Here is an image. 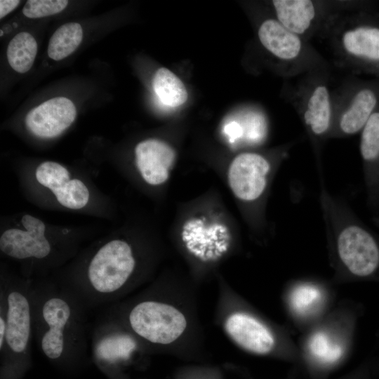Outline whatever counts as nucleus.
Masks as SVG:
<instances>
[{
	"instance_id": "f3484780",
	"label": "nucleus",
	"mask_w": 379,
	"mask_h": 379,
	"mask_svg": "<svg viewBox=\"0 0 379 379\" xmlns=\"http://www.w3.org/2000/svg\"><path fill=\"white\" fill-rule=\"evenodd\" d=\"M308 350L317 361L331 364L338 361L343 354L341 343L330 333L318 331L308 340Z\"/></svg>"
},
{
	"instance_id": "7ed1b4c3",
	"label": "nucleus",
	"mask_w": 379,
	"mask_h": 379,
	"mask_svg": "<svg viewBox=\"0 0 379 379\" xmlns=\"http://www.w3.org/2000/svg\"><path fill=\"white\" fill-rule=\"evenodd\" d=\"M126 321L137 336L157 345L171 343L187 326L184 315L176 308L151 300L135 305L128 313Z\"/></svg>"
},
{
	"instance_id": "412c9836",
	"label": "nucleus",
	"mask_w": 379,
	"mask_h": 379,
	"mask_svg": "<svg viewBox=\"0 0 379 379\" xmlns=\"http://www.w3.org/2000/svg\"><path fill=\"white\" fill-rule=\"evenodd\" d=\"M67 0H29L22 8L29 18H39L56 14L67 6Z\"/></svg>"
},
{
	"instance_id": "4be33fe9",
	"label": "nucleus",
	"mask_w": 379,
	"mask_h": 379,
	"mask_svg": "<svg viewBox=\"0 0 379 379\" xmlns=\"http://www.w3.org/2000/svg\"><path fill=\"white\" fill-rule=\"evenodd\" d=\"M20 4L18 0H1L0 1V18H3L13 11Z\"/></svg>"
},
{
	"instance_id": "a211bd4d",
	"label": "nucleus",
	"mask_w": 379,
	"mask_h": 379,
	"mask_svg": "<svg viewBox=\"0 0 379 379\" xmlns=\"http://www.w3.org/2000/svg\"><path fill=\"white\" fill-rule=\"evenodd\" d=\"M322 300L320 288L312 284H302L295 286L290 295V305L298 314L307 316L313 312Z\"/></svg>"
},
{
	"instance_id": "6ab92c4d",
	"label": "nucleus",
	"mask_w": 379,
	"mask_h": 379,
	"mask_svg": "<svg viewBox=\"0 0 379 379\" xmlns=\"http://www.w3.org/2000/svg\"><path fill=\"white\" fill-rule=\"evenodd\" d=\"M360 151L368 164L379 160V112L373 113L362 129Z\"/></svg>"
},
{
	"instance_id": "aec40b11",
	"label": "nucleus",
	"mask_w": 379,
	"mask_h": 379,
	"mask_svg": "<svg viewBox=\"0 0 379 379\" xmlns=\"http://www.w3.org/2000/svg\"><path fill=\"white\" fill-rule=\"evenodd\" d=\"M36 178L41 185L52 190L68 182L69 173L67 168L56 162L45 161L36 168Z\"/></svg>"
},
{
	"instance_id": "f03ea898",
	"label": "nucleus",
	"mask_w": 379,
	"mask_h": 379,
	"mask_svg": "<svg viewBox=\"0 0 379 379\" xmlns=\"http://www.w3.org/2000/svg\"><path fill=\"white\" fill-rule=\"evenodd\" d=\"M32 283H1L0 353L8 364L20 366L31 356L34 337Z\"/></svg>"
},
{
	"instance_id": "0eeeda50",
	"label": "nucleus",
	"mask_w": 379,
	"mask_h": 379,
	"mask_svg": "<svg viewBox=\"0 0 379 379\" xmlns=\"http://www.w3.org/2000/svg\"><path fill=\"white\" fill-rule=\"evenodd\" d=\"M225 328L230 337L242 348L264 354L274 347L275 340L271 331L253 317L241 312L231 314Z\"/></svg>"
},
{
	"instance_id": "9b49d317",
	"label": "nucleus",
	"mask_w": 379,
	"mask_h": 379,
	"mask_svg": "<svg viewBox=\"0 0 379 379\" xmlns=\"http://www.w3.org/2000/svg\"><path fill=\"white\" fill-rule=\"evenodd\" d=\"M376 102V97L372 91L363 89L359 91L340 117L337 133L352 135L363 129L373 114Z\"/></svg>"
},
{
	"instance_id": "9d476101",
	"label": "nucleus",
	"mask_w": 379,
	"mask_h": 379,
	"mask_svg": "<svg viewBox=\"0 0 379 379\" xmlns=\"http://www.w3.org/2000/svg\"><path fill=\"white\" fill-rule=\"evenodd\" d=\"M278 21L288 30L300 35L310 27L315 8L309 0H274L272 1Z\"/></svg>"
},
{
	"instance_id": "ddd939ff",
	"label": "nucleus",
	"mask_w": 379,
	"mask_h": 379,
	"mask_svg": "<svg viewBox=\"0 0 379 379\" xmlns=\"http://www.w3.org/2000/svg\"><path fill=\"white\" fill-rule=\"evenodd\" d=\"M343 45L354 56L379 60V29L358 27L348 30L343 36Z\"/></svg>"
},
{
	"instance_id": "b1692460",
	"label": "nucleus",
	"mask_w": 379,
	"mask_h": 379,
	"mask_svg": "<svg viewBox=\"0 0 379 379\" xmlns=\"http://www.w3.org/2000/svg\"><path fill=\"white\" fill-rule=\"evenodd\" d=\"M2 36V31L1 30V36Z\"/></svg>"
},
{
	"instance_id": "2eb2a0df",
	"label": "nucleus",
	"mask_w": 379,
	"mask_h": 379,
	"mask_svg": "<svg viewBox=\"0 0 379 379\" xmlns=\"http://www.w3.org/2000/svg\"><path fill=\"white\" fill-rule=\"evenodd\" d=\"M36 53L35 39L29 33L22 32L11 40L6 54L11 67L17 72L23 74L31 69Z\"/></svg>"
},
{
	"instance_id": "dca6fc26",
	"label": "nucleus",
	"mask_w": 379,
	"mask_h": 379,
	"mask_svg": "<svg viewBox=\"0 0 379 379\" xmlns=\"http://www.w3.org/2000/svg\"><path fill=\"white\" fill-rule=\"evenodd\" d=\"M83 30L80 24L69 22L60 26L52 35L48 55L54 60H61L72 54L80 45Z\"/></svg>"
},
{
	"instance_id": "6e6552de",
	"label": "nucleus",
	"mask_w": 379,
	"mask_h": 379,
	"mask_svg": "<svg viewBox=\"0 0 379 379\" xmlns=\"http://www.w3.org/2000/svg\"><path fill=\"white\" fill-rule=\"evenodd\" d=\"M173 148L165 142L149 139L135 147L136 165L144 180L153 185L164 182L175 160Z\"/></svg>"
},
{
	"instance_id": "20e7f679",
	"label": "nucleus",
	"mask_w": 379,
	"mask_h": 379,
	"mask_svg": "<svg viewBox=\"0 0 379 379\" xmlns=\"http://www.w3.org/2000/svg\"><path fill=\"white\" fill-rule=\"evenodd\" d=\"M273 166L265 156L245 152L237 156L228 171V180L234 194L240 200L253 203L265 192Z\"/></svg>"
},
{
	"instance_id": "1a4fd4ad",
	"label": "nucleus",
	"mask_w": 379,
	"mask_h": 379,
	"mask_svg": "<svg viewBox=\"0 0 379 379\" xmlns=\"http://www.w3.org/2000/svg\"><path fill=\"white\" fill-rule=\"evenodd\" d=\"M258 37L263 46L280 59H294L301 51L302 43L298 35L276 20L264 21L258 29Z\"/></svg>"
},
{
	"instance_id": "f8f14e48",
	"label": "nucleus",
	"mask_w": 379,
	"mask_h": 379,
	"mask_svg": "<svg viewBox=\"0 0 379 379\" xmlns=\"http://www.w3.org/2000/svg\"><path fill=\"white\" fill-rule=\"evenodd\" d=\"M304 121L317 138L324 136L331 126V107L328 88L317 86L310 95L304 113Z\"/></svg>"
},
{
	"instance_id": "f257e3e1",
	"label": "nucleus",
	"mask_w": 379,
	"mask_h": 379,
	"mask_svg": "<svg viewBox=\"0 0 379 379\" xmlns=\"http://www.w3.org/2000/svg\"><path fill=\"white\" fill-rule=\"evenodd\" d=\"M34 337L52 361H71L89 348L88 310L65 286L32 284Z\"/></svg>"
},
{
	"instance_id": "5701e85b",
	"label": "nucleus",
	"mask_w": 379,
	"mask_h": 379,
	"mask_svg": "<svg viewBox=\"0 0 379 379\" xmlns=\"http://www.w3.org/2000/svg\"><path fill=\"white\" fill-rule=\"evenodd\" d=\"M40 220L30 215H25L22 218V224L23 227L26 229L30 235L33 236L34 234L37 225Z\"/></svg>"
},
{
	"instance_id": "4468645a",
	"label": "nucleus",
	"mask_w": 379,
	"mask_h": 379,
	"mask_svg": "<svg viewBox=\"0 0 379 379\" xmlns=\"http://www.w3.org/2000/svg\"><path fill=\"white\" fill-rule=\"evenodd\" d=\"M153 88L165 105L176 107L184 104L188 94L182 81L171 70L159 69L153 79Z\"/></svg>"
},
{
	"instance_id": "423d86ee",
	"label": "nucleus",
	"mask_w": 379,
	"mask_h": 379,
	"mask_svg": "<svg viewBox=\"0 0 379 379\" xmlns=\"http://www.w3.org/2000/svg\"><path fill=\"white\" fill-rule=\"evenodd\" d=\"M76 115V107L69 99L57 97L31 109L25 117V124L35 135L53 138L67 129Z\"/></svg>"
},
{
	"instance_id": "39448f33",
	"label": "nucleus",
	"mask_w": 379,
	"mask_h": 379,
	"mask_svg": "<svg viewBox=\"0 0 379 379\" xmlns=\"http://www.w3.org/2000/svg\"><path fill=\"white\" fill-rule=\"evenodd\" d=\"M91 336L92 355L102 366H114L126 361L137 349L133 335L104 314L97 320Z\"/></svg>"
}]
</instances>
